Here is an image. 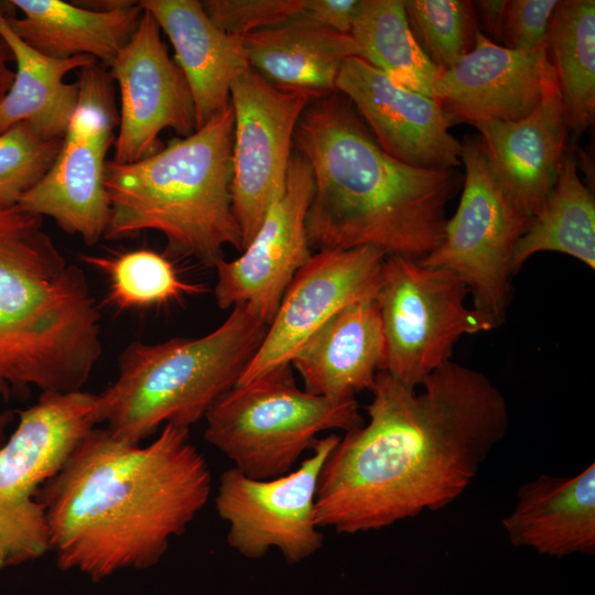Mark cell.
<instances>
[{
  "label": "cell",
  "instance_id": "cell-14",
  "mask_svg": "<svg viewBox=\"0 0 595 595\" xmlns=\"http://www.w3.org/2000/svg\"><path fill=\"white\" fill-rule=\"evenodd\" d=\"M314 192L313 171L292 153L283 194L271 206L242 253L215 264V299L226 310L248 305L269 326L295 273L313 255L306 216Z\"/></svg>",
  "mask_w": 595,
  "mask_h": 595
},
{
  "label": "cell",
  "instance_id": "cell-31",
  "mask_svg": "<svg viewBox=\"0 0 595 595\" xmlns=\"http://www.w3.org/2000/svg\"><path fill=\"white\" fill-rule=\"evenodd\" d=\"M63 139H44L26 122L0 133V207L17 206L48 171Z\"/></svg>",
  "mask_w": 595,
  "mask_h": 595
},
{
  "label": "cell",
  "instance_id": "cell-38",
  "mask_svg": "<svg viewBox=\"0 0 595 595\" xmlns=\"http://www.w3.org/2000/svg\"><path fill=\"white\" fill-rule=\"evenodd\" d=\"M13 419V412L0 411V446L7 440V429Z\"/></svg>",
  "mask_w": 595,
  "mask_h": 595
},
{
  "label": "cell",
  "instance_id": "cell-23",
  "mask_svg": "<svg viewBox=\"0 0 595 595\" xmlns=\"http://www.w3.org/2000/svg\"><path fill=\"white\" fill-rule=\"evenodd\" d=\"M109 147L63 139L61 150L43 177L20 199V209L52 218L88 245L105 237L110 203L105 185Z\"/></svg>",
  "mask_w": 595,
  "mask_h": 595
},
{
  "label": "cell",
  "instance_id": "cell-24",
  "mask_svg": "<svg viewBox=\"0 0 595 595\" xmlns=\"http://www.w3.org/2000/svg\"><path fill=\"white\" fill-rule=\"evenodd\" d=\"M241 39L252 69L275 86L301 90L312 97L336 90L344 62L359 57V48L350 34L296 20Z\"/></svg>",
  "mask_w": 595,
  "mask_h": 595
},
{
  "label": "cell",
  "instance_id": "cell-29",
  "mask_svg": "<svg viewBox=\"0 0 595 595\" xmlns=\"http://www.w3.org/2000/svg\"><path fill=\"white\" fill-rule=\"evenodd\" d=\"M83 260L104 274L106 301L121 311L162 306L206 290L184 280L171 260L148 248L85 255Z\"/></svg>",
  "mask_w": 595,
  "mask_h": 595
},
{
  "label": "cell",
  "instance_id": "cell-32",
  "mask_svg": "<svg viewBox=\"0 0 595 595\" xmlns=\"http://www.w3.org/2000/svg\"><path fill=\"white\" fill-rule=\"evenodd\" d=\"M110 74L94 62L79 69L78 94L64 140L111 147L119 113Z\"/></svg>",
  "mask_w": 595,
  "mask_h": 595
},
{
  "label": "cell",
  "instance_id": "cell-22",
  "mask_svg": "<svg viewBox=\"0 0 595 595\" xmlns=\"http://www.w3.org/2000/svg\"><path fill=\"white\" fill-rule=\"evenodd\" d=\"M22 12L8 15L12 31L37 52L54 58L87 55L110 65L136 31L139 2L110 11L62 0H10Z\"/></svg>",
  "mask_w": 595,
  "mask_h": 595
},
{
  "label": "cell",
  "instance_id": "cell-37",
  "mask_svg": "<svg viewBox=\"0 0 595 595\" xmlns=\"http://www.w3.org/2000/svg\"><path fill=\"white\" fill-rule=\"evenodd\" d=\"M13 61L10 48L0 37V101L11 87L14 72L10 68V62Z\"/></svg>",
  "mask_w": 595,
  "mask_h": 595
},
{
  "label": "cell",
  "instance_id": "cell-27",
  "mask_svg": "<svg viewBox=\"0 0 595 595\" xmlns=\"http://www.w3.org/2000/svg\"><path fill=\"white\" fill-rule=\"evenodd\" d=\"M545 51L560 88L567 129L576 134L595 119V1L561 0Z\"/></svg>",
  "mask_w": 595,
  "mask_h": 595
},
{
  "label": "cell",
  "instance_id": "cell-12",
  "mask_svg": "<svg viewBox=\"0 0 595 595\" xmlns=\"http://www.w3.org/2000/svg\"><path fill=\"white\" fill-rule=\"evenodd\" d=\"M312 96L273 85L248 68L232 84L231 206L242 250L283 194L294 133Z\"/></svg>",
  "mask_w": 595,
  "mask_h": 595
},
{
  "label": "cell",
  "instance_id": "cell-9",
  "mask_svg": "<svg viewBox=\"0 0 595 595\" xmlns=\"http://www.w3.org/2000/svg\"><path fill=\"white\" fill-rule=\"evenodd\" d=\"M467 293L465 283L448 270L387 256L375 294L385 339L380 371L416 389L451 360L462 336L494 329L466 306Z\"/></svg>",
  "mask_w": 595,
  "mask_h": 595
},
{
  "label": "cell",
  "instance_id": "cell-20",
  "mask_svg": "<svg viewBox=\"0 0 595 595\" xmlns=\"http://www.w3.org/2000/svg\"><path fill=\"white\" fill-rule=\"evenodd\" d=\"M169 37L190 86L196 129L230 105L234 82L250 65L242 39L221 31L197 0H143Z\"/></svg>",
  "mask_w": 595,
  "mask_h": 595
},
{
  "label": "cell",
  "instance_id": "cell-2",
  "mask_svg": "<svg viewBox=\"0 0 595 595\" xmlns=\"http://www.w3.org/2000/svg\"><path fill=\"white\" fill-rule=\"evenodd\" d=\"M190 430L162 426L147 445L94 429L37 494L63 571L98 582L154 566L206 505L212 475Z\"/></svg>",
  "mask_w": 595,
  "mask_h": 595
},
{
  "label": "cell",
  "instance_id": "cell-19",
  "mask_svg": "<svg viewBox=\"0 0 595 595\" xmlns=\"http://www.w3.org/2000/svg\"><path fill=\"white\" fill-rule=\"evenodd\" d=\"M375 293L336 313L291 360L303 389L333 401L354 400L372 390L385 358V339Z\"/></svg>",
  "mask_w": 595,
  "mask_h": 595
},
{
  "label": "cell",
  "instance_id": "cell-3",
  "mask_svg": "<svg viewBox=\"0 0 595 595\" xmlns=\"http://www.w3.org/2000/svg\"><path fill=\"white\" fill-rule=\"evenodd\" d=\"M294 142L313 171L311 248L375 247L421 260L443 239L446 205L463 186L456 169H422L386 153L346 98L310 104Z\"/></svg>",
  "mask_w": 595,
  "mask_h": 595
},
{
  "label": "cell",
  "instance_id": "cell-4",
  "mask_svg": "<svg viewBox=\"0 0 595 595\" xmlns=\"http://www.w3.org/2000/svg\"><path fill=\"white\" fill-rule=\"evenodd\" d=\"M40 216L0 207V396L83 390L102 351L84 271Z\"/></svg>",
  "mask_w": 595,
  "mask_h": 595
},
{
  "label": "cell",
  "instance_id": "cell-8",
  "mask_svg": "<svg viewBox=\"0 0 595 595\" xmlns=\"http://www.w3.org/2000/svg\"><path fill=\"white\" fill-rule=\"evenodd\" d=\"M97 394L42 392L0 446V571L50 551L41 487L96 428Z\"/></svg>",
  "mask_w": 595,
  "mask_h": 595
},
{
  "label": "cell",
  "instance_id": "cell-7",
  "mask_svg": "<svg viewBox=\"0 0 595 595\" xmlns=\"http://www.w3.org/2000/svg\"><path fill=\"white\" fill-rule=\"evenodd\" d=\"M204 419L206 442L255 479L290 473L320 433L364 424L356 399L337 402L306 392L296 386L291 365L234 386Z\"/></svg>",
  "mask_w": 595,
  "mask_h": 595
},
{
  "label": "cell",
  "instance_id": "cell-21",
  "mask_svg": "<svg viewBox=\"0 0 595 595\" xmlns=\"http://www.w3.org/2000/svg\"><path fill=\"white\" fill-rule=\"evenodd\" d=\"M509 541L562 558L595 553V465L572 477L540 475L523 484L502 519Z\"/></svg>",
  "mask_w": 595,
  "mask_h": 595
},
{
  "label": "cell",
  "instance_id": "cell-13",
  "mask_svg": "<svg viewBox=\"0 0 595 595\" xmlns=\"http://www.w3.org/2000/svg\"><path fill=\"white\" fill-rule=\"evenodd\" d=\"M109 66L120 90L112 161L129 164L156 153L165 129L181 138L196 130L190 86L149 11L143 9L136 31Z\"/></svg>",
  "mask_w": 595,
  "mask_h": 595
},
{
  "label": "cell",
  "instance_id": "cell-17",
  "mask_svg": "<svg viewBox=\"0 0 595 595\" xmlns=\"http://www.w3.org/2000/svg\"><path fill=\"white\" fill-rule=\"evenodd\" d=\"M550 66L545 46L510 50L478 30L473 50L441 72L433 99L451 123L519 120L539 105Z\"/></svg>",
  "mask_w": 595,
  "mask_h": 595
},
{
  "label": "cell",
  "instance_id": "cell-5",
  "mask_svg": "<svg viewBox=\"0 0 595 595\" xmlns=\"http://www.w3.org/2000/svg\"><path fill=\"white\" fill-rule=\"evenodd\" d=\"M234 110L231 105L192 134L171 140L134 163L106 162L108 240L154 230L167 250L215 267L227 246L242 251L232 213Z\"/></svg>",
  "mask_w": 595,
  "mask_h": 595
},
{
  "label": "cell",
  "instance_id": "cell-25",
  "mask_svg": "<svg viewBox=\"0 0 595 595\" xmlns=\"http://www.w3.org/2000/svg\"><path fill=\"white\" fill-rule=\"evenodd\" d=\"M4 6L0 4V37L10 48L17 68L0 101V133L26 122L44 139H64L78 94L77 83H66L64 77L97 60L87 55L61 60L37 52L12 31Z\"/></svg>",
  "mask_w": 595,
  "mask_h": 595
},
{
  "label": "cell",
  "instance_id": "cell-33",
  "mask_svg": "<svg viewBox=\"0 0 595 595\" xmlns=\"http://www.w3.org/2000/svg\"><path fill=\"white\" fill-rule=\"evenodd\" d=\"M208 18L225 33L242 37L295 19L303 0H205Z\"/></svg>",
  "mask_w": 595,
  "mask_h": 595
},
{
  "label": "cell",
  "instance_id": "cell-30",
  "mask_svg": "<svg viewBox=\"0 0 595 595\" xmlns=\"http://www.w3.org/2000/svg\"><path fill=\"white\" fill-rule=\"evenodd\" d=\"M410 29L426 57L441 71L469 53L479 30L473 1L403 0Z\"/></svg>",
  "mask_w": 595,
  "mask_h": 595
},
{
  "label": "cell",
  "instance_id": "cell-11",
  "mask_svg": "<svg viewBox=\"0 0 595 595\" xmlns=\"http://www.w3.org/2000/svg\"><path fill=\"white\" fill-rule=\"evenodd\" d=\"M339 440L334 433L318 439L310 457L295 470L275 478H250L235 467L225 470L215 508L228 523L229 547L251 560L274 548L289 564L315 554L324 540L315 520L318 477Z\"/></svg>",
  "mask_w": 595,
  "mask_h": 595
},
{
  "label": "cell",
  "instance_id": "cell-6",
  "mask_svg": "<svg viewBox=\"0 0 595 595\" xmlns=\"http://www.w3.org/2000/svg\"><path fill=\"white\" fill-rule=\"evenodd\" d=\"M267 329L248 305L237 304L204 336L129 344L117 378L97 394V423L134 444L165 424L190 430L237 385Z\"/></svg>",
  "mask_w": 595,
  "mask_h": 595
},
{
  "label": "cell",
  "instance_id": "cell-34",
  "mask_svg": "<svg viewBox=\"0 0 595 595\" xmlns=\"http://www.w3.org/2000/svg\"><path fill=\"white\" fill-rule=\"evenodd\" d=\"M558 3L559 0H507L500 45L518 51L544 47Z\"/></svg>",
  "mask_w": 595,
  "mask_h": 595
},
{
  "label": "cell",
  "instance_id": "cell-35",
  "mask_svg": "<svg viewBox=\"0 0 595 595\" xmlns=\"http://www.w3.org/2000/svg\"><path fill=\"white\" fill-rule=\"evenodd\" d=\"M360 0H303L294 20L350 34Z\"/></svg>",
  "mask_w": 595,
  "mask_h": 595
},
{
  "label": "cell",
  "instance_id": "cell-16",
  "mask_svg": "<svg viewBox=\"0 0 595 595\" xmlns=\"http://www.w3.org/2000/svg\"><path fill=\"white\" fill-rule=\"evenodd\" d=\"M335 87L390 156L422 169L462 165V144L435 99L397 86L358 56L344 62Z\"/></svg>",
  "mask_w": 595,
  "mask_h": 595
},
{
  "label": "cell",
  "instance_id": "cell-10",
  "mask_svg": "<svg viewBox=\"0 0 595 595\" xmlns=\"http://www.w3.org/2000/svg\"><path fill=\"white\" fill-rule=\"evenodd\" d=\"M461 144L465 177L459 204L446 221L440 245L418 261L458 277L473 296V309L495 328L505 321L512 255L532 217L518 212L505 197L479 138H465Z\"/></svg>",
  "mask_w": 595,
  "mask_h": 595
},
{
  "label": "cell",
  "instance_id": "cell-1",
  "mask_svg": "<svg viewBox=\"0 0 595 595\" xmlns=\"http://www.w3.org/2000/svg\"><path fill=\"white\" fill-rule=\"evenodd\" d=\"M421 386L377 374L368 423L346 432L322 466L320 529L366 532L440 510L504 439L507 403L484 374L450 360Z\"/></svg>",
  "mask_w": 595,
  "mask_h": 595
},
{
  "label": "cell",
  "instance_id": "cell-26",
  "mask_svg": "<svg viewBox=\"0 0 595 595\" xmlns=\"http://www.w3.org/2000/svg\"><path fill=\"white\" fill-rule=\"evenodd\" d=\"M542 251L565 253L595 269V199L572 152H565L555 185L516 245L512 273Z\"/></svg>",
  "mask_w": 595,
  "mask_h": 595
},
{
  "label": "cell",
  "instance_id": "cell-28",
  "mask_svg": "<svg viewBox=\"0 0 595 595\" xmlns=\"http://www.w3.org/2000/svg\"><path fill=\"white\" fill-rule=\"evenodd\" d=\"M350 35L359 57L393 84L433 98L442 71L419 46L403 0H360Z\"/></svg>",
  "mask_w": 595,
  "mask_h": 595
},
{
  "label": "cell",
  "instance_id": "cell-18",
  "mask_svg": "<svg viewBox=\"0 0 595 595\" xmlns=\"http://www.w3.org/2000/svg\"><path fill=\"white\" fill-rule=\"evenodd\" d=\"M490 173L508 202L534 217L556 183L565 155L566 123L552 65L539 105L522 119L473 125Z\"/></svg>",
  "mask_w": 595,
  "mask_h": 595
},
{
  "label": "cell",
  "instance_id": "cell-36",
  "mask_svg": "<svg viewBox=\"0 0 595 595\" xmlns=\"http://www.w3.org/2000/svg\"><path fill=\"white\" fill-rule=\"evenodd\" d=\"M476 17L484 25V35L500 45L507 0L473 1Z\"/></svg>",
  "mask_w": 595,
  "mask_h": 595
},
{
  "label": "cell",
  "instance_id": "cell-15",
  "mask_svg": "<svg viewBox=\"0 0 595 595\" xmlns=\"http://www.w3.org/2000/svg\"><path fill=\"white\" fill-rule=\"evenodd\" d=\"M387 256L375 247L320 250L295 273L237 385L291 365L305 342L351 302L375 293Z\"/></svg>",
  "mask_w": 595,
  "mask_h": 595
}]
</instances>
